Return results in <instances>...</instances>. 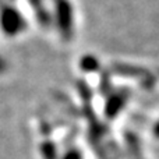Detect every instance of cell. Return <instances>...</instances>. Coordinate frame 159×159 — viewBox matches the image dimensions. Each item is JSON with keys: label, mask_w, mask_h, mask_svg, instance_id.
I'll use <instances>...</instances> for the list:
<instances>
[{"label": "cell", "mask_w": 159, "mask_h": 159, "mask_svg": "<svg viewBox=\"0 0 159 159\" xmlns=\"http://www.w3.org/2000/svg\"><path fill=\"white\" fill-rule=\"evenodd\" d=\"M4 67H6V64H4V61H3V59L0 57V73L4 70Z\"/></svg>", "instance_id": "52a82bcc"}, {"label": "cell", "mask_w": 159, "mask_h": 159, "mask_svg": "<svg viewBox=\"0 0 159 159\" xmlns=\"http://www.w3.org/2000/svg\"><path fill=\"white\" fill-rule=\"evenodd\" d=\"M0 24H2V28L6 34L14 35L24 28V20L16 8L6 7L3 8L2 16H0Z\"/></svg>", "instance_id": "6da1fadb"}, {"label": "cell", "mask_w": 159, "mask_h": 159, "mask_svg": "<svg viewBox=\"0 0 159 159\" xmlns=\"http://www.w3.org/2000/svg\"><path fill=\"white\" fill-rule=\"evenodd\" d=\"M31 4L34 6V8L36 10V14H39V17H41L42 20H46L48 17L45 16V11L43 8H42V0H30Z\"/></svg>", "instance_id": "277c9868"}, {"label": "cell", "mask_w": 159, "mask_h": 159, "mask_svg": "<svg viewBox=\"0 0 159 159\" xmlns=\"http://www.w3.org/2000/svg\"><path fill=\"white\" fill-rule=\"evenodd\" d=\"M123 103H124V99L120 98V96H115V98L110 99L109 105H107V115H109V117H113L123 107Z\"/></svg>", "instance_id": "3957f363"}, {"label": "cell", "mask_w": 159, "mask_h": 159, "mask_svg": "<svg viewBox=\"0 0 159 159\" xmlns=\"http://www.w3.org/2000/svg\"><path fill=\"white\" fill-rule=\"evenodd\" d=\"M154 134L157 135V137L159 138V121L157 123V126H155V129H154Z\"/></svg>", "instance_id": "8992f818"}, {"label": "cell", "mask_w": 159, "mask_h": 159, "mask_svg": "<svg viewBox=\"0 0 159 159\" xmlns=\"http://www.w3.org/2000/svg\"><path fill=\"white\" fill-rule=\"evenodd\" d=\"M81 66L84 67V69H87V67L89 66V70H91V69H95L96 67V61H95V59L89 57V59H85V60L81 63Z\"/></svg>", "instance_id": "5b68a950"}, {"label": "cell", "mask_w": 159, "mask_h": 159, "mask_svg": "<svg viewBox=\"0 0 159 159\" xmlns=\"http://www.w3.org/2000/svg\"><path fill=\"white\" fill-rule=\"evenodd\" d=\"M56 18H57L59 30L66 36L70 35L73 25V10L66 0H57L56 4Z\"/></svg>", "instance_id": "7a4b0ae2"}]
</instances>
